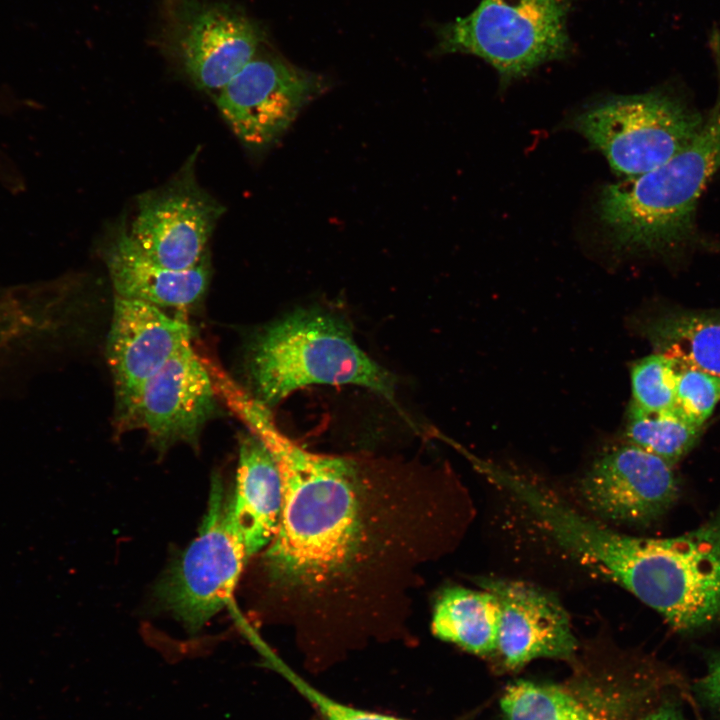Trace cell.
<instances>
[{
    "label": "cell",
    "mask_w": 720,
    "mask_h": 720,
    "mask_svg": "<svg viewBox=\"0 0 720 720\" xmlns=\"http://www.w3.org/2000/svg\"><path fill=\"white\" fill-rule=\"evenodd\" d=\"M232 413L270 452L282 479L264 580L304 634H378L401 627L442 538L440 489L424 466L309 451L251 394Z\"/></svg>",
    "instance_id": "obj_1"
},
{
    "label": "cell",
    "mask_w": 720,
    "mask_h": 720,
    "mask_svg": "<svg viewBox=\"0 0 720 720\" xmlns=\"http://www.w3.org/2000/svg\"><path fill=\"white\" fill-rule=\"evenodd\" d=\"M584 568L624 588L681 633L720 621V516L676 537L647 538L592 524Z\"/></svg>",
    "instance_id": "obj_2"
},
{
    "label": "cell",
    "mask_w": 720,
    "mask_h": 720,
    "mask_svg": "<svg viewBox=\"0 0 720 720\" xmlns=\"http://www.w3.org/2000/svg\"><path fill=\"white\" fill-rule=\"evenodd\" d=\"M720 168V103L679 154L642 175L606 185L597 215L618 249L670 252L696 239V211Z\"/></svg>",
    "instance_id": "obj_3"
},
{
    "label": "cell",
    "mask_w": 720,
    "mask_h": 720,
    "mask_svg": "<svg viewBox=\"0 0 720 720\" xmlns=\"http://www.w3.org/2000/svg\"><path fill=\"white\" fill-rule=\"evenodd\" d=\"M251 392L271 407L311 385H356L394 403L395 379L360 348L341 316L297 309L263 328L248 352Z\"/></svg>",
    "instance_id": "obj_4"
},
{
    "label": "cell",
    "mask_w": 720,
    "mask_h": 720,
    "mask_svg": "<svg viewBox=\"0 0 720 720\" xmlns=\"http://www.w3.org/2000/svg\"><path fill=\"white\" fill-rule=\"evenodd\" d=\"M572 0H481L466 17L438 27V54L480 57L502 84L567 56V18Z\"/></svg>",
    "instance_id": "obj_5"
},
{
    "label": "cell",
    "mask_w": 720,
    "mask_h": 720,
    "mask_svg": "<svg viewBox=\"0 0 720 720\" xmlns=\"http://www.w3.org/2000/svg\"><path fill=\"white\" fill-rule=\"evenodd\" d=\"M705 120L679 90L663 87L596 103L575 116L573 127L615 173L632 178L686 149Z\"/></svg>",
    "instance_id": "obj_6"
},
{
    "label": "cell",
    "mask_w": 720,
    "mask_h": 720,
    "mask_svg": "<svg viewBox=\"0 0 720 720\" xmlns=\"http://www.w3.org/2000/svg\"><path fill=\"white\" fill-rule=\"evenodd\" d=\"M248 559L230 519L229 495L215 474L198 535L160 580L155 596L196 634L229 601Z\"/></svg>",
    "instance_id": "obj_7"
},
{
    "label": "cell",
    "mask_w": 720,
    "mask_h": 720,
    "mask_svg": "<svg viewBox=\"0 0 720 720\" xmlns=\"http://www.w3.org/2000/svg\"><path fill=\"white\" fill-rule=\"evenodd\" d=\"M163 33L167 49L191 82L215 95L264 40L260 27L240 10L208 0H172Z\"/></svg>",
    "instance_id": "obj_8"
},
{
    "label": "cell",
    "mask_w": 720,
    "mask_h": 720,
    "mask_svg": "<svg viewBox=\"0 0 720 720\" xmlns=\"http://www.w3.org/2000/svg\"><path fill=\"white\" fill-rule=\"evenodd\" d=\"M194 153L166 184L138 196L127 229L155 262L174 270L198 265L225 208L197 183Z\"/></svg>",
    "instance_id": "obj_9"
},
{
    "label": "cell",
    "mask_w": 720,
    "mask_h": 720,
    "mask_svg": "<svg viewBox=\"0 0 720 720\" xmlns=\"http://www.w3.org/2000/svg\"><path fill=\"white\" fill-rule=\"evenodd\" d=\"M322 82L279 56L256 53L217 93L216 105L237 138L258 152L280 139Z\"/></svg>",
    "instance_id": "obj_10"
},
{
    "label": "cell",
    "mask_w": 720,
    "mask_h": 720,
    "mask_svg": "<svg viewBox=\"0 0 720 720\" xmlns=\"http://www.w3.org/2000/svg\"><path fill=\"white\" fill-rule=\"evenodd\" d=\"M191 340L192 328L184 315L172 316L146 302L115 296L107 360L120 429H129L146 382Z\"/></svg>",
    "instance_id": "obj_11"
},
{
    "label": "cell",
    "mask_w": 720,
    "mask_h": 720,
    "mask_svg": "<svg viewBox=\"0 0 720 720\" xmlns=\"http://www.w3.org/2000/svg\"><path fill=\"white\" fill-rule=\"evenodd\" d=\"M579 496L597 518L620 524H648L676 501L673 464L626 443L598 457L582 477Z\"/></svg>",
    "instance_id": "obj_12"
},
{
    "label": "cell",
    "mask_w": 720,
    "mask_h": 720,
    "mask_svg": "<svg viewBox=\"0 0 720 720\" xmlns=\"http://www.w3.org/2000/svg\"><path fill=\"white\" fill-rule=\"evenodd\" d=\"M217 399L207 368L188 344L146 382L129 429H144L159 451L179 442L195 445Z\"/></svg>",
    "instance_id": "obj_13"
},
{
    "label": "cell",
    "mask_w": 720,
    "mask_h": 720,
    "mask_svg": "<svg viewBox=\"0 0 720 720\" xmlns=\"http://www.w3.org/2000/svg\"><path fill=\"white\" fill-rule=\"evenodd\" d=\"M479 586L498 602L497 652L509 669L538 658L572 660L578 648L570 617L559 599L543 588L501 577H481Z\"/></svg>",
    "instance_id": "obj_14"
},
{
    "label": "cell",
    "mask_w": 720,
    "mask_h": 720,
    "mask_svg": "<svg viewBox=\"0 0 720 720\" xmlns=\"http://www.w3.org/2000/svg\"><path fill=\"white\" fill-rule=\"evenodd\" d=\"M104 260L115 296L161 309L186 311L204 296L210 280L208 255L192 268L170 269L148 257L123 225L108 239Z\"/></svg>",
    "instance_id": "obj_15"
},
{
    "label": "cell",
    "mask_w": 720,
    "mask_h": 720,
    "mask_svg": "<svg viewBox=\"0 0 720 720\" xmlns=\"http://www.w3.org/2000/svg\"><path fill=\"white\" fill-rule=\"evenodd\" d=\"M282 503V479L273 457L255 435L243 434L229 515L249 558L274 538Z\"/></svg>",
    "instance_id": "obj_16"
},
{
    "label": "cell",
    "mask_w": 720,
    "mask_h": 720,
    "mask_svg": "<svg viewBox=\"0 0 720 720\" xmlns=\"http://www.w3.org/2000/svg\"><path fill=\"white\" fill-rule=\"evenodd\" d=\"M500 609L488 591L462 586L443 588L434 602L432 633L480 656L497 650Z\"/></svg>",
    "instance_id": "obj_17"
},
{
    "label": "cell",
    "mask_w": 720,
    "mask_h": 720,
    "mask_svg": "<svg viewBox=\"0 0 720 720\" xmlns=\"http://www.w3.org/2000/svg\"><path fill=\"white\" fill-rule=\"evenodd\" d=\"M645 330L658 352L720 376V308H673Z\"/></svg>",
    "instance_id": "obj_18"
},
{
    "label": "cell",
    "mask_w": 720,
    "mask_h": 720,
    "mask_svg": "<svg viewBox=\"0 0 720 720\" xmlns=\"http://www.w3.org/2000/svg\"><path fill=\"white\" fill-rule=\"evenodd\" d=\"M500 706L506 720H600L567 689L532 681L510 684Z\"/></svg>",
    "instance_id": "obj_19"
},
{
    "label": "cell",
    "mask_w": 720,
    "mask_h": 720,
    "mask_svg": "<svg viewBox=\"0 0 720 720\" xmlns=\"http://www.w3.org/2000/svg\"><path fill=\"white\" fill-rule=\"evenodd\" d=\"M703 429L672 409L649 413L631 406L625 436L628 443L675 464L695 446Z\"/></svg>",
    "instance_id": "obj_20"
},
{
    "label": "cell",
    "mask_w": 720,
    "mask_h": 720,
    "mask_svg": "<svg viewBox=\"0 0 720 720\" xmlns=\"http://www.w3.org/2000/svg\"><path fill=\"white\" fill-rule=\"evenodd\" d=\"M678 366V359L660 352L635 363L631 371V406L649 413L671 410Z\"/></svg>",
    "instance_id": "obj_21"
},
{
    "label": "cell",
    "mask_w": 720,
    "mask_h": 720,
    "mask_svg": "<svg viewBox=\"0 0 720 720\" xmlns=\"http://www.w3.org/2000/svg\"><path fill=\"white\" fill-rule=\"evenodd\" d=\"M679 361L672 410L704 427L720 401V376Z\"/></svg>",
    "instance_id": "obj_22"
},
{
    "label": "cell",
    "mask_w": 720,
    "mask_h": 720,
    "mask_svg": "<svg viewBox=\"0 0 720 720\" xmlns=\"http://www.w3.org/2000/svg\"><path fill=\"white\" fill-rule=\"evenodd\" d=\"M279 671L321 714L324 720H402L388 715L357 709L328 697L282 664Z\"/></svg>",
    "instance_id": "obj_23"
},
{
    "label": "cell",
    "mask_w": 720,
    "mask_h": 720,
    "mask_svg": "<svg viewBox=\"0 0 720 720\" xmlns=\"http://www.w3.org/2000/svg\"><path fill=\"white\" fill-rule=\"evenodd\" d=\"M692 691L701 707L720 720V652L709 657L705 672L695 680Z\"/></svg>",
    "instance_id": "obj_24"
},
{
    "label": "cell",
    "mask_w": 720,
    "mask_h": 720,
    "mask_svg": "<svg viewBox=\"0 0 720 720\" xmlns=\"http://www.w3.org/2000/svg\"><path fill=\"white\" fill-rule=\"evenodd\" d=\"M639 720H689L681 699L672 694L665 695L656 705L644 713Z\"/></svg>",
    "instance_id": "obj_25"
}]
</instances>
